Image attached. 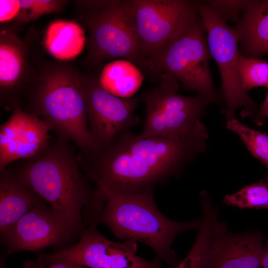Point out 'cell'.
I'll return each mask as SVG.
<instances>
[{
	"label": "cell",
	"mask_w": 268,
	"mask_h": 268,
	"mask_svg": "<svg viewBox=\"0 0 268 268\" xmlns=\"http://www.w3.org/2000/svg\"><path fill=\"white\" fill-rule=\"evenodd\" d=\"M207 137L201 121L175 138L141 137L128 131L106 150L77 158L84 174L99 188L135 194L153 190L156 184L177 175L193 157L206 151Z\"/></svg>",
	"instance_id": "6da1fadb"
},
{
	"label": "cell",
	"mask_w": 268,
	"mask_h": 268,
	"mask_svg": "<svg viewBox=\"0 0 268 268\" xmlns=\"http://www.w3.org/2000/svg\"><path fill=\"white\" fill-rule=\"evenodd\" d=\"M81 169L69 142L57 137L22 160L14 172L54 210L82 218L87 227L96 223L105 197L98 187H92Z\"/></svg>",
	"instance_id": "7a4b0ae2"
},
{
	"label": "cell",
	"mask_w": 268,
	"mask_h": 268,
	"mask_svg": "<svg viewBox=\"0 0 268 268\" xmlns=\"http://www.w3.org/2000/svg\"><path fill=\"white\" fill-rule=\"evenodd\" d=\"M101 189L106 202L97 224L108 227L120 239L146 245L158 258L171 266L177 263L172 249L175 237L180 233L200 227L201 218L178 222L164 215L155 203L153 190L121 194Z\"/></svg>",
	"instance_id": "3957f363"
},
{
	"label": "cell",
	"mask_w": 268,
	"mask_h": 268,
	"mask_svg": "<svg viewBox=\"0 0 268 268\" xmlns=\"http://www.w3.org/2000/svg\"><path fill=\"white\" fill-rule=\"evenodd\" d=\"M29 113L41 119L58 138L74 143L80 154L93 153L79 77L64 70L48 74L32 95Z\"/></svg>",
	"instance_id": "277c9868"
},
{
	"label": "cell",
	"mask_w": 268,
	"mask_h": 268,
	"mask_svg": "<svg viewBox=\"0 0 268 268\" xmlns=\"http://www.w3.org/2000/svg\"><path fill=\"white\" fill-rule=\"evenodd\" d=\"M206 34L197 8L150 62L148 69L159 76L169 74L186 89L219 103L223 100L210 74L209 60L211 57Z\"/></svg>",
	"instance_id": "5b68a950"
},
{
	"label": "cell",
	"mask_w": 268,
	"mask_h": 268,
	"mask_svg": "<svg viewBox=\"0 0 268 268\" xmlns=\"http://www.w3.org/2000/svg\"><path fill=\"white\" fill-rule=\"evenodd\" d=\"M96 6L88 19L93 61L122 58L147 69L131 0L97 2Z\"/></svg>",
	"instance_id": "8992f818"
},
{
	"label": "cell",
	"mask_w": 268,
	"mask_h": 268,
	"mask_svg": "<svg viewBox=\"0 0 268 268\" xmlns=\"http://www.w3.org/2000/svg\"><path fill=\"white\" fill-rule=\"evenodd\" d=\"M158 84L145 95V114L141 137H178L192 129L213 101L201 95L188 97L178 93V81L168 73L159 75Z\"/></svg>",
	"instance_id": "52a82bcc"
},
{
	"label": "cell",
	"mask_w": 268,
	"mask_h": 268,
	"mask_svg": "<svg viewBox=\"0 0 268 268\" xmlns=\"http://www.w3.org/2000/svg\"><path fill=\"white\" fill-rule=\"evenodd\" d=\"M201 17L211 57L216 62L221 79V92L225 103L227 121L235 118V111L243 108V117L254 116V102L243 89L239 78V40L233 27L206 2L194 1Z\"/></svg>",
	"instance_id": "ba28073f"
},
{
	"label": "cell",
	"mask_w": 268,
	"mask_h": 268,
	"mask_svg": "<svg viewBox=\"0 0 268 268\" xmlns=\"http://www.w3.org/2000/svg\"><path fill=\"white\" fill-rule=\"evenodd\" d=\"M94 224L85 228L78 241L48 254L39 255L38 268L59 261L70 262L87 268H161L157 257L145 260L136 253L137 242H117L104 236Z\"/></svg>",
	"instance_id": "9c48e42d"
},
{
	"label": "cell",
	"mask_w": 268,
	"mask_h": 268,
	"mask_svg": "<svg viewBox=\"0 0 268 268\" xmlns=\"http://www.w3.org/2000/svg\"><path fill=\"white\" fill-rule=\"evenodd\" d=\"M93 152L100 153L109 147L122 133L138 125L139 119L134 110L137 97L121 98L109 93L99 79L80 77Z\"/></svg>",
	"instance_id": "30bf717a"
},
{
	"label": "cell",
	"mask_w": 268,
	"mask_h": 268,
	"mask_svg": "<svg viewBox=\"0 0 268 268\" xmlns=\"http://www.w3.org/2000/svg\"><path fill=\"white\" fill-rule=\"evenodd\" d=\"M42 200L2 239L10 254L49 247L65 248L85 228L82 218L60 213Z\"/></svg>",
	"instance_id": "8fae6325"
},
{
	"label": "cell",
	"mask_w": 268,
	"mask_h": 268,
	"mask_svg": "<svg viewBox=\"0 0 268 268\" xmlns=\"http://www.w3.org/2000/svg\"><path fill=\"white\" fill-rule=\"evenodd\" d=\"M132 12L148 65L196 10L194 1L132 0Z\"/></svg>",
	"instance_id": "7c38bea8"
},
{
	"label": "cell",
	"mask_w": 268,
	"mask_h": 268,
	"mask_svg": "<svg viewBox=\"0 0 268 268\" xmlns=\"http://www.w3.org/2000/svg\"><path fill=\"white\" fill-rule=\"evenodd\" d=\"M263 241L258 232L232 233L216 219L205 268H262Z\"/></svg>",
	"instance_id": "4fadbf2b"
},
{
	"label": "cell",
	"mask_w": 268,
	"mask_h": 268,
	"mask_svg": "<svg viewBox=\"0 0 268 268\" xmlns=\"http://www.w3.org/2000/svg\"><path fill=\"white\" fill-rule=\"evenodd\" d=\"M50 131L36 116L15 108L0 127V170L13 161L37 154L49 142Z\"/></svg>",
	"instance_id": "5bb4252c"
},
{
	"label": "cell",
	"mask_w": 268,
	"mask_h": 268,
	"mask_svg": "<svg viewBox=\"0 0 268 268\" xmlns=\"http://www.w3.org/2000/svg\"><path fill=\"white\" fill-rule=\"evenodd\" d=\"M0 233L3 238L42 200L7 166L0 170Z\"/></svg>",
	"instance_id": "9a60e30c"
},
{
	"label": "cell",
	"mask_w": 268,
	"mask_h": 268,
	"mask_svg": "<svg viewBox=\"0 0 268 268\" xmlns=\"http://www.w3.org/2000/svg\"><path fill=\"white\" fill-rule=\"evenodd\" d=\"M233 28L242 55L258 58L268 54V0H246L239 20Z\"/></svg>",
	"instance_id": "2e32d148"
},
{
	"label": "cell",
	"mask_w": 268,
	"mask_h": 268,
	"mask_svg": "<svg viewBox=\"0 0 268 268\" xmlns=\"http://www.w3.org/2000/svg\"><path fill=\"white\" fill-rule=\"evenodd\" d=\"M85 42L83 30L75 22L57 21L50 23L44 43L49 52L60 60H69L78 55Z\"/></svg>",
	"instance_id": "e0dca14e"
},
{
	"label": "cell",
	"mask_w": 268,
	"mask_h": 268,
	"mask_svg": "<svg viewBox=\"0 0 268 268\" xmlns=\"http://www.w3.org/2000/svg\"><path fill=\"white\" fill-rule=\"evenodd\" d=\"M144 79L140 69L125 59L112 61L103 68L99 82L109 93L121 98H131L138 90Z\"/></svg>",
	"instance_id": "ac0fdd59"
},
{
	"label": "cell",
	"mask_w": 268,
	"mask_h": 268,
	"mask_svg": "<svg viewBox=\"0 0 268 268\" xmlns=\"http://www.w3.org/2000/svg\"><path fill=\"white\" fill-rule=\"evenodd\" d=\"M203 215L196 239L184 259L173 268H205L218 209L210 203L202 204Z\"/></svg>",
	"instance_id": "d6986e66"
},
{
	"label": "cell",
	"mask_w": 268,
	"mask_h": 268,
	"mask_svg": "<svg viewBox=\"0 0 268 268\" xmlns=\"http://www.w3.org/2000/svg\"><path fill=\"white\" fill-rule=\"evenodd\" d=\"M0 34V85L1 90H11L22 73L23 57L21 47L12 36Z\"/></svg>",
	"instance_id": "ffe728a7"
},
{
	"label": "cell",
	"mask_w": 268,
	"mask_h": 268,
	"mask_svg": "<svg viewBox=\"0 0 268 268\" xmlns=\"http://www.w3.org/2000/svg\"><path fill=\"white\" fill-rule=\"evenodd\" d=\"M223 202L240 208L268 209L267 179L246 185L236 193L226 195Z\"/></svg>",
	"instance_id": "44dd1931"
},
{
	"label": "cell",
	"mask_w": 268,
	"mask_h": 268,
	"mask_svg": "<svg viewBox=\"0 0 268 268\" xmlns=\"http://www.w3.org/2000/svg\"><path fill=\"white\" fill-rule=\"evenodd\" d=\"M226 128L240 137L248 151L268 170V134L251 129L235 118L227 121Z\"/></svg>",
	"instance_id": "7402d4cb"
},
{
	"label": "cell",
	"mask_w": 268,
	"mask_h": 268,
	"mask_svg": "<svg viewBox=\"0 0 268 268\" xmlns=\"http://www.w3.org/2000/svg\"><path fill=\"white\" fill-rule=\"evenodd\" d=\"M238 70L240 83L246 92L256 87L268 88V61L248 58L240 53Z\"/></svg>",
	"instance_id": "603a6c76"
},
{
	"label": "cell",
	"mask_w": 268,
	"mask_h": 268,
	"mask_svg": "<svg viewBox=\"0 0 268 268\" xmlns=\"http://www.w3.org/2000/svg\"><path fill=\"white\" fill-rule=\"evenodd\" d=\"M20 10L19 20L27 22L34 20L42 15L57 11L60 9L64 1L51 0H18Z\"/></svg>",
	"instance_id": "cb8c5ba5"
},
{
	"label": "cell",
	"mask_w": 268,
	"mask_h": 268,
	"mask_svg": "<svg viewBox=\"0 0 268 268\" xmlns=\"http://www.w3.org/2000/svg\"><path fill=\"white\" fill-rule=\"evenodd\" d=\"M246 0H209L206 3L225 20L238 22Z\"/></svg>",
	"instance_id": "d4e9b609"
},
{
	"label": "cell",
	"mask_w": 268,
	"mask_h": 268,
	"mask_svg": "<svg viewBox=\"0 0 268 268\" xmlns=\"http://www.w3.org/2000/svg\"><path fill=\"white\" fill-rule=\"evenodd\" d=\"M20 10L18 0H0V21L7 22L17 18Z\"/></svg>",
	"instance_id": "484cf974"
},
{
	"label": "cell",
	"mask_w": 268,
	"mask_h": 268,
	"mask_svg": "<svg viewBox=\"0 0 268 268\" xmlns=\"http://www.w3.org/2000/svg\"><path fill=\"white\" fill-rule=\"evenodd\" d=\"M268 117V93L262 104L257 114L255 122L258 125H262L267 117Z\"/></svg>",
	"instance_id": "4316f807"
},
{
	"label": "cell",
	"mask_w": 268,
	"mask_h": 268,
	"mask_svg": "<svg viewBox=\"0 0 268 268\" xmlns=\"http://www.w3.org/2000/svg\"><path fill=\"white\" fill-rule=\"evenodd\" d=\"M83 266L76 264L75 263L59 261L53 263L45 267L39 268H82Z\"/></svg>",
	"instance_id": "83f0119b"
},
{
	"label": "cell",
	"mask_w": 268,
	"mask_h": 268,
	"mask_svg": "<svg viewBox=\"0 0 268 268\" xmlns=\"http://www.w3.org/2000/svg\"><path fill=\"white\" fill-rule=\"evenodd\" d=\"M262 268H268V238L264 245Z\"/></svg>",
	"instance_id": "f1b7e54d"
},
{
	"label": "cell",
	"mask_w": 268,
	"mask_h": 268,
	"mask_svg": "<svg viewBox=\"0 0 268 268\" xmlns=\"http://www.w3.org/2000/svg\"><path fill=\"white\" fill-rule=\"evenodd\" d=\"M86 268V267H83V268Z\"/></svg>",
	"instance_id": "f546056e"
}]
</instances>
